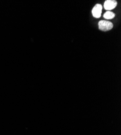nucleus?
<instances>
[{"mask_svg":"<svg viewBox=\"0 0 121 135\" xmlns=\"http://www.w3.org/2000/svg\"><path fill=\"white\" fill-rule=\"evenodd\" d=\"M98 27L101 30L106 31L111 30L113 28V24L109 21L102 20L99 22Z\"/></svg>","mask_w":121,"mask_h":135,"instance_id":"obj_1","label":"nucleus"},{"mask_svg":"<svg viewBox=\"0 0 121 135\" xmlns=\"http://www.w3.org/2000/svg\"><path fill=\"white\" fill-rule=\"evenodd\" d=\"M102 11V6L100 4H97L92 10V14L94 17L100 18L101 16Z\"/></svg>","mask_w":121,"mask_h":135,"instance_id":"obj_2","label":"nucleus"},{"mask_svg":"<svg viewBox=\"0 0 121 135\" xmlns=\"http://www.w3.org/2000/svg\"><path fill=\"white\" fill-rule=\"evenodd\" d=\"M117 2L114 0H106L104 4V9L106 10H111L114 9L117 6Z\"/></svg>","mask_w":121,"mask_h":135,"instance_id":"obj_3","label":"nucleus"},{"mask_svg":"<svg viewBox=\"0 0 121 135\" xmlns=\"http://www.w3.org/2000/svg\"><path fill=\"white\" fill-rule=\"evenodd\" d=\"M115 14L110 11H107L106 13H104L103 17L105 18V19H107V20H111L113 19L115 17Z\"/></svg>","mask_w":121,"mask_h":135,"instance_id":"obj_4","label":"nucleus"}]
</instances>
